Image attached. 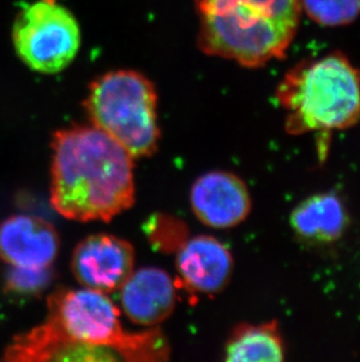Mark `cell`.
Segmentation results:
<instances>
[{"label":"cell","instance_id":"6da1fadb","mask_svg":"<svg viewBox=\"0 0 360 362\" xmlns=\"http://www.w3.org/2000/svg\"><path fill=\"white\" fill-rule=\"evenodd\" d=\"M133 158L92 126L55 132L52 139L51 205L71 221L108 222L135 203Z\"/></svg>","mask_w":360,"mask_h":362},{"label":"cell","instance_id":"7a4b0ae2","mask_svg":"<svg viewBox=\"0 0 360 362\" xmlns=\"http://www.w3.org/2000/svg\"><path fill=\"white\" fill-rule=\"evenodd\" d=\"M198 46L245 67L282 58L295 37L301 0H194Z\"/></svg>","mask_w":360,"mask_h":362},{"label":"cell","instance_id":"3957f363","mask_svg":"<svg viewBox=\"0 0 360 362\" xmlns=\"http://www.w3.org/2000/svg\"><path fill=\"white\" fill-rule=\"evenodd\" d=\"M276 99L292 135L347 129L360 120V71L340 53L299 62L283 76Z\"/></svg>","mask_w":360,"mask_h":362},{"label":"cell","instance_id":"277c9868","mask_svg":"<svg viewBox=\"0 0 360 362\" xmlns=\"http://www.w3.org/2000/svg\"><path fill=\"white\" fill-rule=\"evenodd\" d=\"M46 325L60 338L78 345L106 349L133 362L167 361L171 347L160 327L129 332L107 293L61 288L48 298Z\"/></svg>","mask_w":360,"mask_h":362},{"label":"cell","instance_id":"5b68a950","mask_svg":"<svg viewBox=\"0 0 360 362\" xmlns=\"http://www.w3.org/2000/svg\"><path fill=\"white\" fill-rule=\"evenodd\" d=\"M157 103L156 88L145 76L119 69L92 82L85 108L92 126L112 137L135 160L152 156L158 149Z\"/></svg>","mask_w":360,"mask_h":362},{"label":"cell","instance_id":"8992f818","mask_svg":"<svg viewBox=\"0 0 360 362\" xmlns=\"http://www.w3.org/2000/svg\"><path fill=\"white\" fill-rule=\"evenodd\" d=\"M12 42L28 69L56 74L76 58L81 28L74 14L58 0H35L18 12L12 26Z\"/></svg>","mask_w":360,"mask_h":362},{"label":"cell","instance_id":"52a82bcc","mask_svg":"<svg viewBox=\"0 0 360 362\" xmlns=\"http://www.w3.org/2000/svg\"><path fill=\"white\" fill-rule=\"evenodd\" d=\"M135 270V249L128 240L97 233L78 243L72 255L75 279L102 293L119 291Z\"/></svg>","mask_w":360,"mask_h":362},{"label":"cell","instance_id":"ba28073f","mask_svg":"<svg viewBox=\"0 0 360 362\" xmlns=\"http://www.w3.org/2000/svg\"><path fill=\"white\" fill-rule=\"evenodd\" d=\"M252 203L245 181L229 171H208L191 188L194 216L212 229H232L245 222L252 211Z\"/></svg>","mask_w":360,"mask_h":362},{"label":"cell","instance_id":"9c48e42d","mask_svg":"<svg viewBox=\"0 0 360 362\" xmlns=\"http://www.w3.org/2000/svg\"><path fill=\"white\" fill-rule=\"evenodd\" d=\"M60 244L58 230L37 216H11L0 226V256L12 267L49 269Z\"/></svg>","mask_w":360,"mask_h":362},{"label":"cell","instance_id":"30bf717a","mask_svg":"<svg viewBox=\"0 0 360 362\" xmlns=\"http://www.w3.org/2000/svg\"><path fill=\"white\" fill-rule=\"evenodd\" d=\"M176 269L181 285L196 293H220L233 277L234 259L224 243L215 237L187 238L177 250Z\"/></svg>","mask_w":360,"mask_h":362},{"label":"cell","instance_id":"8fae6325","mask_svg":"<svg viewBox=\"0 0 360 362\" xmlns=\"http://www.w3.org/2000/svg\"><path fill=\"white\" fill-rule=\"evenodd\" d=\"M177 287V281L160 267L133 270L119 288L123 312L133 324L157 327L174 313Z\"/></svg>","mask_w":360,"mask_h":362},{"label":"cell","instance_id":"7c38bea8","mask_svg":"<svg viewBox=\"0 0 360 362\" xmlns=\"http://www.w3.org/2000/svg\"><path fill=\"white\" fill-rule=\"evenodd\" d=\"M10 361H119V356L106 349L78 345L53 333L44 322L19 335L5 351Z\"/></svg>","mask_w":360,"mask_h":362},{"label":"cell","instance_id":"4fadbf2b","mask_svg":"<svg viewBox=\"0 0 360 362\" xmlns=\"http://www.w3.org/2000/svg\"><path fill=\"white\" fill-rule=\"evenodd\" d=\"M349 224L342 199L332 192H322L301 202L290 215V226L299 240L315 244L336 242Z\"/></svg>","mask_w":360,"mask_h":362},{"label":"cell","instance_id":"5bb4252c","mask_svg":"<svg viewBox=\"0 0 360 362\" xmlns=\"http://www.w3.org/2000/svg\"><path fill=\"white\" fill-rule=\"evenodd\" d=\"M286 342L275 320L240 324L224 344L228 362H280L286 359Z\"/></svg>","mask_w":360,"mask_h":362},{"label":"cell","instance_id":"9a60e30c","mask_svg":"<svg viewBox=\"0 0 360 362\" xmlns=\"http://www.w3.org/2000/svg\"><path fill=\"white\" fill-rule=\"evenodd\" d=\"M301 6L324 26L351 24L360 14V0H301Z\"/></svg>","mask_w":360,"mask_h":362},{"label":"cell","instance_id":"2e32d148","mask_svg":"<svg viewBox=\"0 0 360 362\" xmlns=\"http://www.w3.org/2000/svg\"><path fill=\"white\" fill-rule=\"evenodd\" d=\"M183 223L177 219L164 216L152 217L148 222L145 230L149 238L160 249H174L177 251L186 238Z\"/></svg>","mask_w":360,"mask_h":362},{"label":"cell","instance_id":"e0dca14e","mask_svg":"<svg viewBox=\"0 0 360 362\" xmlns=\"http://www.w3.org/2000/svg\"><path fill=\"white\" fill-rule=\"evenodd\" d=\"M51 279V267L35 270L11 267L10 274L7 276L6 286L8 290L17 293H35L44 290Z\"/></svg>","mask_w":360,"mask_h":362}]
</instances>
